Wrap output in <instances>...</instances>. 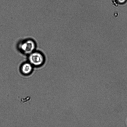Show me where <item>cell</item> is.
I'll list each match as a JSON object with an SVG mask.
<instances>
[{"mask_svg": "<svg viewBox=\"0 0 127 127\" xmlns=\"http://www.w3.org/2000/svg\"><path fill=\"white\" fill-rule=\"evenodd\" d=\"M37 44L34 40L31 38L22 40L18 43L17 47L21 54L27 56L36 50Z\"/></svg>", "mask_w": 127, "mask_h": 127, "instance_id": "6da1fadb", "label": "cell"}, {"mask_svg": "<svg viewBox=\"0 0 127 127\" xmlns=\"http://www.w3.org/2000/svg\"><path fill=\"white\" fill-rule=\"evenodd\" d=\"M27 56V61L34 67H39L44 64L46 58L41 52L36 50L32 52Z\"/></svg>", "mask_w": 127, "mask_h": 127, "instance_id": "7a4b0ae2", "label": "cell"}, {"mask_svg": "<svg viewBox=\"0 0 127 127\" xmlns=\"http://www.w3.org/2000/svg\"><path fill=\"white\" fill-rule=\"evenodd\" d=\"M34 68L32 65L27 61L21 64L20 67V70L23 75H28L32 72Z\"/></svg>", "mask_w": 127, "mask_h": 127, "instance_id": "3957f363", "label": "cell"}, {"mask_svg": "<svg viewBox=\"0 0 127 127\" xmlns=\"http://www.w3.org/2000/svg\"><path fill=\"white\" fill-rule=\"evenodd\" d=\"M127 0H116L117 2L120 4H123L125 3Z\"/></svg>", "mask_w": 127, "mask_h": 127, "instance_id": "277c9868", "label": "cell"}]
</instances>
